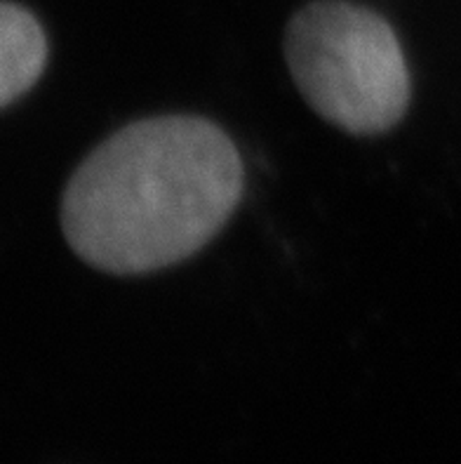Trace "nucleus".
Instances as JSON below:
<instances>
[{
	"mask_svg": "<svg viewBox=\"0 0 461 464\" xmlns=\"http://www.w3.org/2000/svg\"><path fill=\"white\" fill-rule=\"evenodd\" d=\"M287 69L306 104L349 135H381L409 109L412 78L396 31L346 0H318L285 29Z\"/></svg>",
	"mask_w": 461,
	"mask_h": 464,
	"instance_id": "2",
	"label": "nucleus"
},
{
	"mask_svg": "<svg viewBox=\"0 0 461 464\" xmlns=\"http://www.w3.org/2000/svg\"><path fill=\"white\" fill-rule=\"evenodd\" d=\"M47 62V38L29 10L0 3V109L29 92Z\"/></svg>",
	"mask_w": 461,
	"mask_h": 464,
	"instance_id": "3",
	"label": "nucleus"
},
{
	"mask_svg": "<svg viewBox=\"0 0 461 464\" xmlns=\"http://www.w3.org/2000/svg\"><path fill=\"white\" fill-rule=\"evenodd\" d=\"M245 187L234 140L200 116L125 125L88 153L62 196L71 250L94 269L139 276L175 266L226 227Z\"/></svg>",
	"mask_w": 461,
	"mask_h": 464,
	"instance_id": "1",
	"label": "nucleus"
}]
</instances>
